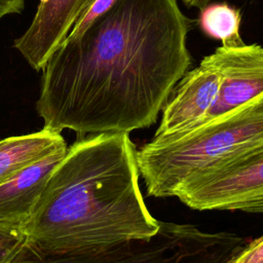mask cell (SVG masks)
<instances>
[{
    "label": "cell",
    "mask_w": 263,
    "mask_h": 263,
    "mask_svg": "<svg viewBox=\"0 0 263 263\" xmlns=\"http://www.w3.org/2000/svg\"><path fill=\"white\" fill-rule=\"evenodd\" d=\"M192 24L178 0H117L42 68L36 111L43 128L83 137L155 123L191 65Z\"/></svg>",
    "instance_id": "1"
},
{
    "label": "cell",
    "mask_w": 263,
    "mask_h": 263,
    "mask_svg": "<svg viewBox=\"0 0 263 263\" xmlns=\"http://www.w3.org/2000/svg\"><path fill=\"white\" fill-rule=\"evenodd\" d=\"M139 177L128 133L78 136L21 228L25 242L44 254H79L153 236L159 221L144 201Z\"/></svg>",
    "instance_id": "2"
},
{
    "label": "cell",
    "mask_w": 263,
    "mask_h": 263,
    "mask_svg": "<svg viewBox=\"0 0 263 263\" xmlns=\"http://www.w3.org/2000/svg\"><path fill=\"white\" fill-rule=\"evenodd\" d=\"M263 139V96L200 126L153 138L137 160L147 195L172 197L194 177L221 164Z\"/></svg>",
    "instance_id": "3"
},
{
    "label": "cell",
    "mask_w": 263,
    "mask_h": 263,
    "mask_svg": "<svg viewBox=\"0 0 263 263\" xmlns=\"http://www.w3.org/2000/svg\"><path fill=\"white\" fill-rule=\"evenodd\" d=\"M174 196L198 211L263 213V139L187 181Z\"/></svg>",
    "instance_id": "4"
},
{
    "label": "cell",
    "mask_w": 263,
    "mask_h": 263,
    "mask_svg": "<svg viewBox=\"0 0 263 263\" xmlns=\"http://www.w3.org/2000/svg\"><path fill=\"white\" fill-rule=\"evenodd\" d=\"M8 263H206L202 248L186 224L159 221L149 238L129 239L79 254H44L26 242Z\"/></svg>",
    "instance_id": "5"
},
{
    "label": "cell",
    "mask_w": 263,
    "mask_h": 263,
    "mask_svg": "<svg viewBox=\"0 0 263 263\" xmlns=\"http://www.w3.org/2000/svg\"><path fill=\"white\" fill-rule=\"evenodd\" d=\"M204 58L219 74L220 83L213 106L193 128L263 96V46L256 43L233 47L221 45Z\"/></svg>",
    "instance_id": "6"
},
{
    "label": "cell",
    "mask_w": 263,
    "mask_h": 263,
    "mask_svg": "<svg viewBox=\"0 0 263 263\" xmlns=\"http://www.w3.org/2000/svg\"><path fill=\"white\" fill-rule=\"evenodd\" d=\"M220 76L203 58L177 82L162 108V117L153 138L173 136L196 126L213 106Z\"/></svg>",
    "instance_id": "7"
},
{
    "label": "cell",
    "mask_w": 263,
    "mask_h": 263,
    "mask_svg": "<svg viewBox=\"0 0 263 263\" xmlns=\"http://www.w3.org/2000/svg\"><path fill=\"white\" fill-rule=\"evenodd\" d=\"M82 3L83 0H39L33 21L13 44L34 70H42L65 41Z\"/></svg>",
    "instance_id": "8"
},
{
    "label": "cell",
    "mask_w": 263,
    "mask_h": 263,
    "mask_svg": "<svg viewBox=\"0 0 263 263\" xmlns=\"http://www.w3.org/2000/svg\"><path fill=\"white\" fill-rule=\"evenodd\" d=\"M67 148L65 145L55 149L0 185V226L20 231L28 222L51 172Z\"/></svg>",
    "instance_id": "9"
},
{
    "label": "cell",
    "mask_w": 263,
    "mask_h": 263,
    "mask_svg": "<svg viewBox=\"0 0 263 263\" xmlns=\"http://www.w3.org/2000/svg\"><path fill=\"white\" fill-rule=\"evenodd\" d=\"M67 145L61 133L39 132L0 140V185L29 164Z\"/></svg>",
    "instance_id": "10"
},
{
    "label": "cell",
    "mask_w": 263,
    "mask_h": 263,
    "mask_svg": "<svg viewBox=\"0 0 263 263\" xmlns=\"http://www.w3.org/2000/svg\"><path fill=\"white\" fill-rule=\"evenodd\" d=\"M197 23L206 37L220 40L222 46L246 44L239 33L241 11L227 2H210L201 7Z\"/></svg>",
    "instance_id": "11"
},
{
    "label": "cell",
    "mask_w": 263,
    "mask_h": 263,
    "mask_svg": "<svg viewBox=\"0 0 263 263\" xmlns=\"http://www.w3.org/2000/svg\"><path fill=\"white\" fill-rule=\"evenodd\" d=\"M116 2L117 0H83L66 39H75L81 36L97 18L107 12Z\"/></svg>",
    "instance_id": "12"
},
{
    "label": "cell",
    "mask_w": 263,
    "mask_h": 263,
    "mask_svg": "<svg viewBox=\"0 0 263 263\" xmlns=\"http://www.w3.org/2000/svg\"><path fill=\"white\" fill-rule=\"evenodd\" d=\"M25 242V236L15 229L0 226V263H8Z\"/></svg>",
    "instance_id": "13"
},
{
    "label": "cell",
    "mask_w": 263,
    "mask_h": 263,
    "mask_svg": "<svg viewBox=\"0 0 263 263\" xmlns=\"http://www.w3.org/2000/svg\"><path fill=\"white\" fill-rule=\"evenodd\" d=\"M229 263H263V235L247 243Z\"/></svg>",
    "instance_id": "14"
},
{
    "label": "cell",
    "mask_w": 263,
    "mask_h": 263,
    "mask_svg": "<svg viewBox=\"0 0 263 263\" xmlns=\"http://www.w3.org/2000/svg\"><path fill=\"white\" fill-rule=\"evenodd\" d=\"M25 7V0H0V18L5 15L20 13Z\"/></svg>",
    "instance_id": "15"
},
{
    "label": "cell",
    "mask_w": 263,
    "mask_h": 263,
    "mask_svg": "<svg viewBox=\"0 0 263 263\" xmlns=\"http://www.w3.org/2000/svg\"><path fill=\"white\" fill-rule=\"evenodd\" d=\"M187 7H196L201 8L204 5L212 2V0H181Z\"/></svg>",
    "instance_id": "16"
}]
</instances>
